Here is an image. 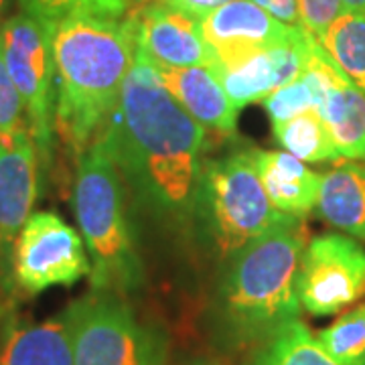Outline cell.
<instances>
[{
	"label": "cell",
	"instance_id": "obj_25",
	"mask_svg": "<svg viewBox=\"0 0 365 365\" xmlns=\"http://www.w3.org/2000/svg\"><path fill=\"white\" fill-rule=\"evenodd\" d=\"M21 128H26L25 110L0 49V136H9Z\"/></svg>",
	"mask_w": 365,
	"mask_h": 365
},
{
	"label": "cell",
	"instance_id": "obj_6",
	"mask_svg": "<svg viewBox=\"0 0 365 365\" xmlns=\"http://www.w3.org/2000/svg\"><path fill=\"white\" fill-rule=\"evenodd\" d=\"M73 365H167L169 343L120 294L91 290L67 307Z\"/></svg>",
	"mask_w": 365,
	"mask_h": 365
},
{
	"label": "cell",
	"instance_id": "obj_4",
	"mask_svg": "<svg viewBox=\"0 0 365 365\" xmlns=\"http://www.w3.org/2000/svg\"><path fill=\"white\" fill-rule=\"evenodd\" d=\"M124 187L102 138L79 155L73 211L91 262V290L120 297L144 284V262L128 220Z\"/></svg>",
	"mask_w": 365,
	"mask_h": 365
},
{
	"label": "cell",
	"instance_id": "obj_7",
	"mask_svg": "<svg viewBox=\"0 0 365 365\" xmlns=\"http://www.w3.org/2000/svg\"><path fill=\"white\" fill-rule=\"evenodd\" d=\"M0 49L23 102L26 128L39 158L47 163L51 157L57 100L51 26L29 13L14 14L0 26Z\"/></svg>",
	"mask_w": 365,
	"mask_h": 365
},
{
	"label": "cell",
	"instance_id": "obj_13",
	"mask_svg": "<svg viewBox=\"0 0 365 365\" xmlns=\"http://www.w3.org/2000/svg\"><path fill=\"white\" fill-rule=\"evenodd\" d=\"M39 150L29 128L0 136V244H9L31 217L39 195Z\"/></svg>",
	"mask_w": 365,
	"mask_h": 365
},
{
	"label": "cell",
	"instance_id": "obj_19",
	"mask_svg": "<svg viewBox=\"0 0 365 365\" xmlns=\"http://www.w3.org/2000/svg\"><path fill=\"white\" fill-rule=\"evenodd\" d=\"M337 69L339 67L335 66V61L323 51V47L317 41L311 61H309V67L304 69V73L287 86L274 90L270 96H266L262 100V106H264L266 114L270 116L272 126L299 116L311 108L319 110V106L325 100L331 78Z\"/></svg>",
	"mask_w": 365,
	"mask_h": 365
},
{
	"label": "cell",
	"instance_id": "obj_27",
	"mask_svg": "<svg viewBox=\"0 0 365 365\" xmlns=\"http://www.w3.org/2000/svg\"><path fill=\"white\" fill-rule=\"evenodd\" d=\"M252 2H256L260 9H264L268 14H272L274 19H278L280 23L302 29L299 0H252Z\"/></svg>",
	"mask_w": 365,
	"mask_h": 365
},
{
	"label": "cell",
	"instance_id": "obj_16",
	"mask_svg": "<svg viewBox=\"0 0 365 365\" xmlns=\"http://www.w3.org/2000/svg\"><path fill=\"white\" fill-rule=\"evenodd\" d=\"M262 187L274 207L290 217H304L317 207L321 175L280 150H252Z\"/></svg>",
	"mask_w": 365,
	"mask_h": 365
},
{
	"label": "cell",
	"instance_id": "obj_22",
	"mask_svg": "<svg viewBox=\"0 0 365 365\" xmlns=\"http://www.w3.org/2000/svg\"><path fill=\"white\" fill-rule=\"evenodd\" d=\"M250 365H339L299 319L264 341Z\"/></svg>",
	"mask_w": 365,
	"mask_h": 365
},
{
	"label": "cell",
	"instance_id": "obj_2",
	"mask_svg": "<svg viewBox=\"0 0 365 365\" xmlns=\"http://www.w3.org/2000/svg\"><path fill=\"white\" fill-rule=\"evenodd\" d=\"M55 130L81 155L108 126L136 53V21L76 14L51 26Z\"/></svg>",
	"mask_w": 365,
	"mask_h": 365
},
{
	"label": "cell",
	"instance_id": "obj_31",
	"mask_svg": "<svg viewBox=\"0 0 365 365\" xmlns=\"http://www.w3.org/2000/svg\"><path fill=\"white\" fill-rule=\"evenodd\" d=\"M6 314H9V311H6V307H4V302L0 300V325H2V321L6 319Z\"/></svg>",
	"mask_w": 365,
	"mask_h": 365
},
{
	"label": "cell",
	"instance_id": "obj_24",
	"mask_svg": "<svg viewBox=\"0 0 365 365\" xmlns=\"http://www.w3.org/2000/svg\"><path fill=\"white\" fill-rule=\"evenodd\" d=\"M21 2L25 6V13L49 26L76 14L122 16L128 6V0H21Z\"/></svg>",
	"mask_w": 365,
	"mask_h": 365
},
{
	"label": "cell",
	"instance_id": "obj_14",
	"mask_svg": "<svg viewBox=\"0 0 365 365\" xmlns=\"http://www.w3.org/2000/svg\"><path fill=\"white\" fill-rule=\"evenodd\" d=\"M0 365H73L69 311L41 323L6 314L0 325Z\"/></svg>",
	"mask_w": 365,
	"mask_h": 365
},
{
	"label": "cell",
	"instance_id": "obj_3",
	"mask_svg": "<svg viewBox=\"0 0 365 365\" xmlns=\"http://www.w3.org/2000/svg\"><path fill=\"white\" fill-rule=\"evenodd\" d=\"M304 248V232L292 220L227 260L211 307L213 337L222 347H260L299 319L297 274Z\"/></svg>",
	"mask_w": 365,
	"mask_h": 365
},
{
	"label": "cell",
	"instance_id": "obj_23",
	"mask_svg": "<svg viewBox=\"0 0 365 365\" xmlns=\"http://www.w3.org/2000/svg\"><path fill=\"white\" fill-rule=\"evenodd\" d=\"M317 341L339 365H365V302L319 331Z\"/></svg>",
	"mask_w": 365,
	"mask_h": 365
},
{
	"label": "cell",
	"instance_id": "obj_17",
	"mask_svg": "<svg viewBox=\"0 0 365 365\" xmlns=\"http://www.w3.org/2000/svg\"><path fill=\"white\" fill-rule=\"evenodd\" d=\"M319 114L341 158L365 160V93L341 69L331 78Z\"/></svg>",
	"mask_w": 365,
	"mask_h": 365
},
{
	"label": "cell",
	"instance_id": "obj_1",
	"mask_svg": "<svg viewBox=\"0 0 365 365\" xmlns=\"http://www.w3.org/2000/svg\"><path fill=\"white\" fill-rule=\"evenodd\" d=\"M100 138L134 201L150 220L170 230L193 225L205 163V126L170 96L155 61L138 45Z\"/></svg>",
	"mask_w": 365,
	"mask_h": 365
},
{
	"label": "cell",
	"instance_id": "obj_5",
	"mask_svg": "<svg viewBox=\"0 0 365 365\" xmlns=\"http://www.w3.org/2000/svg\"><path fill=\"white\" fill-rule=\"evenodd\" d=\"M292 220L297 217L280 213L270 203L252 150L203 163L193 227L220 260H232L252 242Z\"/></svg>",
	"mask_w": 365,
	"mask_h": 365
},
{
	"label": "cell",
	"instance_id": "obj_15",
	"mask_svg": "<svg viewBox=\"0 0 365 365\" xmlns=\"http://www.w3.org/2000/svg\"><path fill=\"white\" fill-rule=\"evenodd\" d=\"M157 66L158 78L169 93L205 128L230 134L235 132L237 108L223 90L213 67H165Z\"/></svg>",
	"mask_w": 365,
	"mask_h": 365
},
{
	"label": "cell",
	"instance_id": "obj_10",
	"mask_svg": "<svg viewBox=\"0 0 365 365\" xmlns=\"http://www.w3.org/2000/svg\"><path fill=\"white\" fill-rule=\"evenodd\" d=\"M314 45L317 39L311 33L297 29L287 41L227 63H215L213 71L235 108L242 110L300 78L309 67Z\"/></svg>",
	"mask_w": 365,
	"mask_h": 365
},
{
	"label": "cell",
	"instance_id": "obj_26",
	"mask_svg": "<svg viewBox=\"0 0 365 365\" xmlns=\"http://www.w3.org/2000/svg\"><path fill=\"white\" fill-rule=\"evenodd\" d=\"M299 11L302 29L311 33L314 39H319L329 25L345 13L341 0H299Z\"/></svg>",
	"mask_w": 365,
	"mask_h": 365
},
{
	"label": "cell",
	"instance_id": "obj_8",
	"mask_svg": "<svg viewBox=\"0 0 365 365\" xmlns=\"http://www.w3.org/2000/svg\"><path fill=\"white\" fill-rule=\"evenodd\" d=\"M13 272L23 292L39 294L90 276L91 262L79 232L57 213L37 211L14 237Z\"/></svg>",
	"mask_w": 365,
	"mask_h": 365
},
{
	"label": "cell",
	"instance_id": "obj_28",
	"mask_svg": "<svg viewBox=\"0 0 365 365\" xmlns=\"http://www.w3.org/2000/svg\"><path fill=\"white\" fill-rule=\"evenodd\" d=\"M165 2H169V4L177 6V9H182V11H187V13L195 14L199 19H203V16L211 13L213 9L222 6V4L230 2V0H165Z\"/></svg>",
	"mask_w": 365,
	"mask_h": 365
},
{
	"label": "cell",
	"instance_id": "obj_18",
	"mask_svg": "<svg viewBox=\"0 0 365 365\" xmlns=\"http://www.w3.org/2000/svg\"><path fill=\"white\" fill-rule=\"evenodd\" d=\"M317 207L333 227L365 240V160L341 165L323 175Z\"/></svg>",
	"mask_w": 365,
	"mask_h": 365
},
{
	"label": "cell",
	"instance_id": "obj_11",
	"mask_svg": "<svg viewBox=\"0 0 365 365\" xmlns=\"http://www.w3.org/2000/svg\"><path fill=\"white\" fill-rule=\"evenodd\" d=\"M136 45L165 67H213L215 53L203 37L201 19L165 0L134 16Z\"/></svg>",
	"mask_w": 365,
	"mask_h": 365
},
{
	"label": "cell",
	"instance_id": "obj_20",
	"mask_svg": "<svg viewBox=\"0 0 365 365\" xmlns=\"http://www.w3.org/2000/svg\"><path fill=\"white\" fill-rule=\"evenodd\" d=\"M278 144L302 163H335L341 160L325 120L317 108H311L282 124H274Z\"/></svg>",
	"mask_w": 365,
	"mask_h": 365
},
{
	"label": "cell",
	"instance_id": "obj_21",
	"mask_svg": "<svg viewBox=\"0 0 365 365\" xmlns=\"http://www.w3.org/2000/svg\"><path fill=\"white\" fill-rule=\"evenodd\" d=\"M317 41L335 66L365 93V13L339 14Z\"/></svg>",
	"mask_w": 365,
	"mask_h": 365
},
{
	"label": "cell",
	"instance_id": "obj_29",
	"mask_svg": "<svg viewBox=\"0 0 365 365\" xmlns=\"http://www.w3.org/2000/svg\"><path fill=\"white\" fill-rule=\"evenodd\" d=\"M345 13H365V0H341Z\"/></svg>",
	"mask_w": 365,
	"mask_h": 365
},
{
	"label": "cell",
	"instance_id": "obj_12",
	"mask_svg": "<svg viewBox=\"0 0 365 365\" xmlns=\"http://www.w3.org/2000/svg\"><path fill=\"white\" fill-rule=\"evenodd\" d=\"M201 29L215 63H227L287 41L300 26L280 23L252 0H230L205 14Z\"/></svg>",
	"mask_w": 365,
	"mask_h": 365
},
{
	"label": "cell",
	"instance_id": "obj_9",
	"mask_svg": "<svg viewBox=\"0 0 365 365\" xmlns=\"http://www.w3.org/2000/svg\"><path fill=\"white\" fill-rule=\"evenodd\" d=\"M365 294V250L347 235L313 237L297 274L300 309L314 317L341 313Z\"/></svg>",
	"mask_w": 365,
	"mask_h": 365
},
{
	"label": "cell",
	"instance_id": "obj_30",
	"mask_svg": "<svg viewBox=\"0 0 365 365\" xmlns=\"http://www.w3.org/2000/svg\"><path fill=\"white\" fill-rule=\"evenodd\" d=\"M9 4H11V0H0V26H2V19H4V14H6V9H9Z\"/></svg>",
	"mask_w": 365,
	"mask_h": 365
}]
</instances>
